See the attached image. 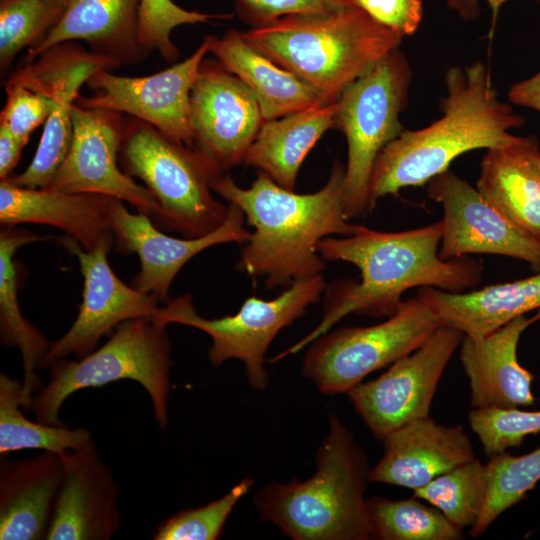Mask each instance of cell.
<instances>
[{"instance_id":"ac0fdd59","label":"cell","mask_w":540,"mask_h":540,"mask_svg":"<svg viewBox=\"0 0 540 540\" xmlns=\"http://www.w3.org/2000/svg\"><path fill=\"white\" fill-rule=\"evenodd\" d=\"M244 219L243 211L229 203L228 216L215 231L199 238H175L158 229L148 215L131 213L119 199L112 198L109 208L115 249L136 254L140 260L132 286L165 303L175 276L191 258L214 245L249 240L251 233L245 229Z\"/></svg>"},{"instance_id":"b9f144b4","label":"cell","mask_w":540,"mask_h":540,"mask_svg":"<svg viewBox=\"0 0 540 540\" xmlns=\"http://www.w3.org/2000/svg\"><path fill=\"white\" fill-rule=\"evenodd\" d=\"M23 145L6 128L0 126V179H7L21 157Z\"/></svg>"},{"instance_id":"e575fe53","label":"cell","mask_w":540,"mask_h":540,"mask_svg":"<svg viewBox=\"0 0 540 540\" xmlns=\"http://www.w3.org/2000/svg\"><path fill=\"white\" fill-rule=\"evenodd\" d=\"M254 485V479L245 478L221 498L193 509L177 512L163 521L155 530L154 540H215L240 499Z\"/></svg>"},{"instance_id":"d590c367","label":"cell","mask_w":540,"mask_h":540,"mask_svg":"<svg viewBox=\"0 0 540 540\" xmlns=\"http://www.w3.org/2000/svg\"><path fill=\"white\" fill-rule=\"evenodd\" d=\"M230 17L228 14L186 10L173 0H141L139 42L148 53L156 51L166 62H172L180 55L171 40V33L176 27Z\"/></svg>"},{"instance_id":"f546056e","label":"cell","mask_w":540,"mask_h":540,"mask_svg":"<svg viewBox=\"0 0 540 540\" xmlns=\"http://www.w3.org/2000/svg\"><path fill=\"white\" fill-rule=\"evenodd\" d=\"M23 408V386L5 373L0 374V454L25 449H41L59 454L76 451L91 439L85 428L71 429L65 424L50 425L31 421Z\"/></svg>"},{"instance_id":"8992f818","label":"cell","mask_w":540,"mask_h":540,"mask_svg":"<svg viewBox=\"0 0 540 540\" xmlns=\"http://www.w3.org/2000/svg\"><path fill=\"white\" fill-rule=\"evenodd\" d=\"M166 327L152 317L129 319L85 357L76 361L55 359L46 368L49 382L32 396L30 410L39 422L61 425V407L72 394L128 379L138 382L149 394L156 424L164 429L173 364Z\"/></svg>"},{"instance_id":"d4e9b609","label":"cell","mask_w":540,"mask_h":540,"mask_svg":"<svg viewBox=\"0 0 540 540\" xmlns=\"http://www.w3.org/2000/svg\"><path fill=\"white\" fill-rule=\"evenodd\" d=\"M477 190L540 243V149L534 136H518L487 149L480 163Z\"/></svg>"},{"instance_id":"6da1fadb","label":"cell","mask_w":540,"mask_h":540,"mask_svg":"<svg viewBox=\"0 0 540 540\" xmlns=\"http://www.w3.org/2000/svg\"><path fill=\"white\" fill-rule=\"evenodd\" d=\"M442 230V221L400 232L360 225L352 235L320 240L318 252L325 261L355 265L361 280L339 281L331 287L319 324L270 361L298 353L348 314L391 316L408 289L434 287L456 293L478 285L483 271L480 262L466 256L450 260L439 257Z\"/></svg>"},{"instance_id":"836d02e7","label":"cell","mask_w":540,"mask_h":540,"mask_svg":"<svg viewBox=\"0 0 540 540\" xmlns=\"http://www.w3.org/2000/svg\"><path fill=\"white\" fill-rule=\"evenodd\" d=\"M487 464L489 488L480 517L471 528L481 536L508 508L520 502L540 480V447L525 455L505 452L493 455Z\"/></svg>"},{"instance_id":"4fadbf2b","label":"cell","mask_w":540,"mask_h":540,"mask_svg":"<svg viewBox=\"0 0 540 540\" xmlns=\"http://www.w3.org/2000/svg\"><path fill=\"white\" fill-rule=\"evenodd\" d=\"M462 337L458 329L443 325L381 376L346 392L376 438L382 440L399 426L429 416L438 383Z\"/></svg>"},{"instance_id":"7bdbcfd3","label":"cell","mask_w":540,"mask_h":540,"mask_svg":"<svg viewBox=\"0 0 540 540\" xmlns=\"http://www.w3.org/2000/svg\"><path fill=\"white\" fill-rule=\"evenodd\" d=\"M448 4L456 9L462 16L468 15L472 16L473 13H477L478 10V0H446ZM491 10L493 15V20L496 19L500 7L507 2L508 0H485ZM539 1L540 0H536Z\"/></svg>"},{"instance_id":"4316f807","label":"cell","mask_w":540,"mask_h":540,"mask_svg":"<svg viewBox=\"0 0 540 540\" xmlns=\"http://www.w3.org/2000/svg\"><path fill=\"white\" fill-rule=\"evenodd\" d=\"M209 51L251 90L264 121L322 104L311 86L250 46L241 31L210 35Z\"/></svg>"},{"instance_id":"e0dca14e","label":"cell","mask_w":540,"mask_h":540,"mask_svg":"<svg viewBox=\"0 0 540 540\" xmlns=\"http://www.w3.org/2000/svg\"><path fill=\"white\" fill-rule=\"evenodd\" d=\"M194 148L223 171L244 162L264 120L251 90L218 61L203 60L190 95Z\"/></svg>"},{"instance_id":"d6986e66","label":"cell","mask_w":540,"mask_h":540,"mask_svg":"<svg viewBox=\"0 0 540 540\" xmlns=\"http://www.w3.org/2000/svg\"><path fill=\"white\" fill-rule=\"evenodd\" d=\"M64 478L55 500L47 540H109L119 530L118 486L91 441L63 453Z\"/></svg>"},{"instance_id":"52a82bcc","label":"cell","mask_w":540,"mask_h":540,"mask_svg":"<svg viewBox=\"0 0 540 540\" xmlns=\"http://www.w3.org/2000/svg\"><path fill=\"white\" fill-rule=\"evenodd\" d=\"M119 165L154 195L165 228L185 238H199L225 222L229 205L212 195V183L225 171L198 149L179 144L150 124L130 117L125 123Z\"/></svg>"},{"instance_id":"3957f363","label":"cell","mask_w":540,"mask_h":540,"mask_svg":"<svg viewBox=\"0 0 540 540\" xmlns=\"http://www.w3.org/2000/svg\"><path fill=\"white\" fill-rule=\"evenodd\" d=\"M443 116L420 130H403L375 161L369 186L371 210L379 198L422 186L448 170L458 156L515 140L510 129L524 124L510 104L498 98L482 62L451 67L445 76Z\"/></svg>"},{"instance_id":"5b68a950","label":"cell","mask_w":540,"mask_h":540,"mask_svg":"<svg viewBox=\"0 0 540 540\" xmlns=\"http://www.w3.org/2000/svg\"><path fill=\"white\" fill-rule=\"evenodd\" d=\"M308 479L272 482L254 497L262 521L293 540H367L368 457L334 414Z\"/></svg>"},{"instance_id":"74e56055","label":"cell","mask_w":540,"mask_h":540,"mask_svg":"<svg viewBox=\"0 0 540 540\" xmlns=\"http://www.w3.org/2000/svg\"><path fill=\"white\" fill-rule=\"evenodd\" d=\"M5 91L6 102L0 113V126L26 145L33 131L49 118L55 101L12 77L6 81Z\"/></svg>"},{"instance_id":"277c9868","label":"cell","mask_w":540,"mask_h":540,"mask_svg":"<svg viewBox=\"0 0 540 540\" xmlns=\"http://www.w3.org/2000/svg\"><path fill=\"white\" fill-rule=\"evenodd\" d=\"M244 40L311 86L322 104L398 49L403 36L358 8L292 14L241 32Z\"/></svg>"},{"instance_id":"2e32d148","label":"cell","mask_w":540,"mask_h":540,"mask_svg":"<svg viewBox=\"0 0 540 540\" xmlns=\"http://www.w3.org/2000/svg\"><path fill=\"white\" fill-rule=\"evenodd\" d=\"M431 199L443 208L439 257L493 254L525 261L540 271V243L525 234L477 189L449 169L428 182Z\"/></svg>"},{"instance_id":"f1b7e54d","label":"cell","mask_w":540,"mask_h":540,"mask_svg":"<svg viewBox=\"0 0 540 540\" xmlns=\"http://www.w3.org/2000/svg\"><path fill=\"white\" fill-rule=\"evenodd\" d=\"M17 225H5L0 232V336L3 344L18 347L23 377V408L30 409L34 392L43 386L37 369L50 347V342L22 315L18 302V278L13 256L26 244L45 240Z\"/></svg>"},{"instance_id":"f35d334b","label":"cell","mask_w":540,"mask_h":540,"mask_svg":"<svg viewBox=\"0 0 540 540\" xmlns=\"http://www.w3.org/2000/svg\"><path fill=\"white\" fill-rule=\"evenodd\" d=\"M235 10L251 28L292 14L331 13L355 8L350 0H234Z\"/></svg>"},{"instance_id":"ffe728a7","label":"cell","mask_w":540,"mask_h":540,"mask_svg":"<svg viewBox=\"0 0 540 540\" xmlns=\"http://www.w3.org/2000/svg\"><path fill=\"white\" fill-rule=\"evenodd\" d=\"M384 453L370 481L417 490L436 477L476 458L464 428L429 416L407 422L383 439Z\"/></svg>"},{"instance_id":"1f68e13d","label":"cell","mask_w":540,"mask_h":540,"mask_svg":"<svg viewBox=\"0 0 540 540\" xmlns=\"http://www.w3.org/2000/svg\"><path fill=\"white\" fill-rule=\"evenodd\" d=\"M489 488L487 464L477 457L413 491V496L441 511L457 528H472L484 508Z\"/></svg>"},{"instance_id":"cb8c5ba5","label":"cell","mask_w":540,"mask_h":540,"mask_svg":"<svg viewBox=\"0 0 540 540\" xmlns=\"http://www.w3.org/2000/svg\"><path fill=\"white\" fill-rule=\"evenodd\" d=\"M111 200L112 197L100 194L19 187L4 179L0 182V222L2 226L21 223L53 226L91 251L112 232Z\"/></svg>"},{"instance_id":"60d3db41","label":"cell","mask_w":540,"mask_h":540,"mask_svg":"<svg viewBox=\"0 0 540 540\" xmlns=\"http://www.w3.org/2000/svg\"><path fill=\"white\" fill-rule=\"evenodd\" d=\"M508 98L515 105L540 112V71L534 76L511 86Z\"/></svg>"},{"instance_id":"603a6c76","label":"cell","mask_w":540,"mask_h":540,"mask_svg":"<svg viewBox=\"0 0 540 540\" xmlns=\"http://www.w3.org/2000/svg\"><path fill=\"white\" fill-rule=\"evenodd\" d=\"M66 1L60 22L40 44L28 49L27 63L53 46L73 41H84L92 52L121 65L138 64L149 54L138 36L141 0Z\"/></svg>"},{"instance_id":"30bf717a","label":"cell","mask_w":540,"mask_h":540,"mask_svg":"<svg viewBox=\"0 0 540 540\" xmlns=\"http://www.w3.org/2000/svg\"><path fill=\"white\" fill-rule=\"evenodd\" d=\"M444 324L420 298L402 301L385 321L347 327L315 339L302 375L323 394L346 393L370 373L420 348Z\"/></svg>"},{"instance_id":"7a4b0ae2","label":"cell","mask_w":540,"mask_h":540,"mask_svg":"<svg viewBox=\"0 0 540 540\" xmlns=\"http://www.w3.org/2000/svg\"><path fill=\"white\" fill-rule=\"evenodd\" d=\"M344 172L336 162L326 184L310 194L285 189L261 171L249 188L238 186L229 174L220 175L212 190L237 205L254 228L236 268L251 277H264L269 289L323 274L326 265L318 252L319 241L349 236L360 228L344 214Z\"/></svg>"},{"instance_id":"5bb4252c","label":"cell","mask_w":540,"mask_h":540,"mask_svg":"<svg viewBox=\"0 0 540 540\" xmlns=\"http://www.w3.org/2000/svg\"><path fill=\"white\" fill-rule=\"evenodd\" d=\"M209 46L210 35L190 57L151 75L129 77L101 70L87 81L94 95L79 96L76 104L126 114L150 124L169 139L194 148L190 95Z\"/></svg>"},{"instance_id":"4dcf8cb0","label":"cell","mask_w":540,"mask_h":540,"mask_svg":"<svg viewBox=\"0 0 540 540\" xmlns=\"http://www.w3.org/2000/svg\"><path fill=\"white\" fill-rule=\"evenodd\" d=\"M369 539L459 540L462 530L444 514L416 497L390 500L374 496L366 500Z\"/></svg>"},{"instance_id":"8d00e7d4","label":"cell","mask_w":540,"mask_h":540,"mask_svg":"<svg viewBox=\"0 0 540 540\" xmlns=\"http://www.w3.org/2000/svg\"><path fill=\"white\" fill-rule=\"evenodd\" d=\"M468 420L489 457L516 447L526 436L540 432V411L473 408Z\"/></svg>"},{"instance_id":"484cf974","label":"cell","mask_w":540,"mask_h":540,"mask_svg":"<svg viewBox=\"0 0 540 540\" xmlns=\"http://www.w3.org/2000/svg\"><path fill=\"white\" fill-rule=\"evenodd\" d=\"M417 297L430 306L444 325L463 335L483 337L527 312L540 309V271L470 292L421 287Z\"/></svg>"},{"instance_id":"ba28073f","label":"cell","mask_w":540,"mask_h":540,"mask_svg":"<svg viewBox=\"0 0 540 540\" xmlns=\"http://www.w3.org/2000/svg\"><path fill=\"white\" fill-rule=\"evenodd\" d=\"M411 70L398 49L383 57L352 82L337 100L335 127L347 141L343 181L345 217L371 211L369 186L381 150L402 131L399 115L407 102Z\"/></svg>"},{"instance_id":"44dd1931","label":"cell","mask_w":540,"mask_h":540,"mask_svg":"<svg viewBox=\"0 0 540 540\" xmlns=\"http://www.w3.org/2000/svg\"><path fill=\"white\" fill-rule=\"evenodd\" d=\"M540 320L521 315L483 337L463 335L460 361L469 379L473 408H518L534 403L533 374L518 361L521 334Z\"/></svg>"},{"instance_id":"8fae6325","label":"cell","mask_w":540,"mask_h":540,"mask_svg":"<svg viewBox=\"0 0 540 540\" xmlns=\"http://www.w3.org/2000/svg\"><path fill=\"white\" fill-rule=\"evenodd\" d=\"M120 66L112 58L65 42L47 49L11 76L50 96L55 107L44 124L33 160L21 174L7 178L10 183L32 189L49 188L71 146L72 109L81 86L95 73Z\"/></svg>"},{"instance_id":"d6a6232c","label":"cell","mask_w":540,"mask_h":540,"mask_svg":"<svg viewBox=\"0 0 540 540\" xmlns=\"http://www.w3.org/2000/svg\"><path fill=\"white\" fill-rule=\"evenodd\" d=\"M66 0L0 1V68L7 70L25 48H33L62 19Z\"/></svg>"},{"instance_id":"ee69618b","label":"cell","mask_w":540,"mask_h":540,"mask_svg":"<svg viewBox=\"0 0 540 540\" xmlns=\"http://www.w3.org/2000/svg\"><path fill=\"white\" fill-rule=\"evenodd\" d=\"M0 1H3V0H0Z\"/></svg>"},{"instance_id":"7c38bea8","label":"cell","mask_w":540,"mask_h":540,"mask_svg":"<svg viewBox=\"0 0 540 540\" xmlns=\"http://www.w3.org/2000/svg\"><path fill=\"white\" fill-rule=\"evenodd\" d=\"M125 123L123 114L119 112L84 108L75 103L71 146L49 189L119 199L165 228L162 211L154 195L136 183L118 163Z\"/></svg>"},{"instance_id":"9c48e42d","label":"cell","mask_w":540,"mask_h":540,"mask_svg":"<svg viewBox=\"0 0 540 540\" xmlns=\"http://www.w3.org/2000/svg\"><path fill=\"white\" fill-rule=\"evenodd\" d=\"M325 288L323 274L298 279L274 299L251 296L236 314L214 319L200 316L191 295L184 294L159 306L152 318L163 326L177 323L205 332L212 339L208 350L212 366L240 360L250 386L263 390L269 382L265 355L270 344L283 328L319 301Z\"/></svg>"},{"instance_id":"83f0119b","label":"cell","mask_w":540,"mask_h":540,"mask_svg":"<svg viewBox=\"0 0 540 540\" xmlns=\"http://www.w3.org/2000/svg\"><path fill=\"white\" fill-rule=\"evenodd\" d=\"M337 111L336 101L264 121L243 163L266 173L281 187L294 190L303 160L325 131L335 127Z\"/></svg>"},{"instance_id":"ab89813d","label":"cell","mask_w":540,"mask_h":540,"mask_svg":"<svg viewBox=\"0 0 540 540\" xmlns=\"http://www.w3.org/2000/svg\"><path fill=\"white\" fill-rule=\"evenodd\" d=\"M377 23L407 36L416 32L423 9L421 0H350Z\"/></svg>"},{"instance_id":"7402d4cb","label":"cell","mask_w":540,"mask_h":540,"mask_svg":"<svg viewBox=\"0 0 540 540\" xmlns=\"http://www.w3.org/2000/svg\"><path fill=\"white\" fill-rule=\"evenodd\" d=\"M0 459V539H46L64 478L63 453Z\"/></svg>"},{"instance_id":"9a60e30c","label":"cell","mask_w":540,"mask_h":540,"mask_svg":"<svg viewBox=\"0 0 540 540\" xmlns=\"http://www.w3.org/2000/svg\"><path fill=\"white\" fill-rule=\"evenodd\" d=\"M61 245L79 262L83 276L82 302L78 315L69 330L50 344L41 369L59 358L75 355L83 358L97 346L112 329L129 319L153 317L160 300L125 284L113 271L108 253L114 246L112 232L107 233L91 251L65 235Z\"/></svg>"}]
</instances>
